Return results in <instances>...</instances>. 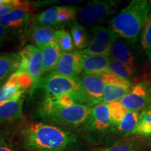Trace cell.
Segmentation results:
<instances>
[{
  "instance_id": "1",
  "label": "cell",
  "mask_w": 151,
  "mask_h": 151,
  "mask_svg": "<svg viewBox=\"0 0 151 151\" xmlns=\"http://www.w3.org/2000/svg\"><path fill=\"white\" fill-rule=\"evenodd\" d=\"M19 134L29 151H65L76 142L73 133L43 122H24Z\"/></svg>"
},
{
  "instance_id": "2",
  "label": "cell",
  "mask_w": 151,
  "mask_h": 151,
  "mask_svg": "<svg viewBox=\"0 0 151 151\" xmlns=\"http://www.w3.org/2000/svg\"><path fill=\"white\" fill-rule=\"evenodd\" d=\"M150 12V1L132 0L109 22V28L120 38L137 43Z\"/></svg>"
},
{
  "instance_id": "3",
  "label": "cell",
  "mask_w": 151,
  "mask_h": 151,
  "mask_svg": "<svg viewBox=\"0 0 151 151\" xmlns=\"http://www.w3.org/2000/svg\"><path fill=\"white\" fill-rule=\"evenodd\" d=\"M91 108L81 104L62 106L52 98L45 97L38 109V115L49 122L76 127L86 124L91 113Z\"/></svg>"
},
{
  "instance_id": "4",
  "label": "cell",
  "mask_w": 151,
  "mask_h": 151,
  "mask_svg": "<svg viewBox=\"0 0 151 151\" xmlns=\"http://www.w3.org/2000/svg\"><path fill=\"white\" fill-rule=\"evenodd\" d=\"M78 79L80 88L74 92L78 104L93 107L102 102L104 83L99 75L83 73Z\"/></svg>"
},
{
  "instance_id": "5",
  "label": "cell",
  "mask_w": 151,
  "mask_h": 151,
  "mask_svg": "<svg viewBox=\"0 0 151 151\" xmlns=\"http://www.w3.org/2000/svg\"><path fill=\"white\" fill-rule=\"evenodd\" d=\"M120 1L116 0H94L78 8L81 22L86 25H93L115 12Z\"/></svg>"
},
{
  "instance_id": "6",
  "label": "cell",
  "mask_w": 151,
  "mask_h": 151,
  "mask_svg": "<svg viewBox=\"0 0 151 151\" xmlns=\"http://www.w3.org/2000/svg\"><path fill=\"white\" fill-rule=\"evenodd\" d=\"M79 88L80 84L78 76L69 78L51 72L46 76L41 78L37 85V89L41 88L43 90L46 97H53L76 92Z\"/></svg>"
},
{
  "instance_id": "7",
  "label": "cell",
  "mask_w": 151,
  "mask_h": 151,
  "mask_svg": "<svg viewBox=\"0 0 151 151\" xmlns=\"http://www.w3.org/2000/svg\"><path fill=\"white\" fill-rule=\"evenodd\" d=\"M19 55L20 56V62L17 70L26 72L32 79L33 87L30 91L32 94L37 90V85L43 75L42 52L36 46L28 45L22 49Z\"/></svg>"
},
{
  "instance_id": "8",
  "label": "cell",
  "mask_w": 151,
  "mask_h": 151,
  "mask_svg": "<svg viewBox=\"0 0 151 151\" xmlns=\"http://www.w3.org/2000/svg\"><path fill=\"white\" fill-rule=\"evenodd\" d=\"M93 38L85 50H80L83 55H107L110 57L111 48L120 37L110 28L101 25L92 28Z\"/></svg>"
},
{
  "instance_id": "9",
  "label": "cell",
  "mask_w": 151,
  "mask_h": 151,
  "mask_svg": "<svg viewBox=\"0 0 151 151\" xmlns=\"http://www.w3.org/2000/svg\"><path fill=\"white\" fill-rule=\"evenodd\" d=\"M128 111H143L151 107V81H143L132 86L129 92L120 100Z\"/></svg>"
},
{
  "instance_id": "10",
  "label": "cell",
  "mask_w": 151,
  "mask_h": 151,
  "mask_svg": "<svg viewBox=\"0 0 151 151\" xmlns=\"http://www.w3.org/2000/svg\"><path fill=\"white\" fill-rule=\"evenodd\" d=\"M135 43L120 37L111 47L110 58L136 67L143 62V57L139 46H135Z\"/></svg>"
},
{
  "instance_id": "11",
  "label": "cell",
  "mask_w": 151,
  "mask_h": 151,
  "mask_svg": "<svg viewBox=\"0 0 151 151\" xmlns=\"http://www.w3.org/2000/svg\"><path fill=\"white\" fill-rule=\"evenodd\" d=\"M88 132L98 135H104L113 129L108 104L101 102L91 108V113L84 124Z\"/></svg>"
},
{
  "instance_id": "12",
  "label": "cell",
  "mask_w": 151,
  "mask_h": 151,
  "mask_svg": "<svg viewBox=\"0 0 151 151\" xmlns=\"http://www.w3.org/2000/svg\"><path fill=\"white\" fill-rule=\"evenodd\" d=\"M83 55L80 50L62 52L52 73L76 78L83 71Z\"/></svg>"
},
{
  "instance_id": "13",
  "label": "cell",
  "mask_w": 151,
  "mask_h": 151,
  "mask_svg": "<svg viewBox=\"0 0 151 151\" xmlns=\"http://www.w3.org/2000/svg\"><path fill=\"white\" fill-rule=\"evenodd\" d=\"M25 90H20L10 101L0 106V124L11 123L22 118V105Z\"/></svg>"
},
{
  "instance_id": "14",
  "label": "cell",
  "mask_w": 151,
  "mask_h": 151,
  "mask_svg": "<svg viewBox=\"0 0 151 151\" xmlns=\"http://www.w3.org/2000/svg\"><path fill=\"white\" fill-rule=\"evenodd\" d=\"M30 12L22 9H16L0 18V25L8 29L21 31L26 29L29 22Z\"/></svg>"
},
{
  "instance_id": "15",
  "label": "cell",
  "mask_w": 151,
  "mask_h": 151,
  "mask_svg": "<svg viewBox=\"0 0 151 151\" xmlns=\"http://www.w3.org/2000/svg\"><path fill=\"white\" fill-rule=\"evenodd\" d=\"M110 57L107 55H83V71L89 75H100L109 71Z\"/></svg>"
},
{
  "instance_id": "16",
  "label": "cell",
  "mask_w": 151,
  "mask_h": 151,
  "mask_svg": "<svg viewBox=\"0 0 151 151\" xmlns=\"http://www.w3.org/2000/svg\"><path fill=\"white\" fill-rule=\"evenodd\" d=\"M20 62L18 52L0 54V88L4 85L11 75L16 71Z\"/></svg>"
},
{
  "instance_id": "17",
  "label": "cell",
  "mask_w": 151,
  "mask_h": 151,
  "mask_svg": "<svg viewBox=\"0 0 151 151\" xmlns=\"http://www.w3.org/2000/svg\"><path fill=\"white\" fill-rule=\"evenodd\" d=\"M146 145V141L139 136L126 138L110 146L98 148L94 151H143Z\"/></svg>"
},
{
  "instance_id": "18",
  "label": "cell",
  "mask_w": 151,
  "mask_h": 151,
  "mask_svg": "<svg viewBox=\"0 0 151 151\" xmlns=\"http://www.w3.org/2000/svg\"><path fill=\"white\" fill-rule=\"evenodd\" d=\"M55 32L53 28L34 24L30 31V37L35 46L41 49L56 43L55 39Z\"/></svg>"
},
{
  "instance_id": "19",
  "label": "cell",
  "mask_w": 151,
  "mask_h": 151,
  "mask_svg": "<svg viewBox=\"0 0 151 151\" xmlns=\"http://www.w3.org/2000/svg\"><path fill=\"white\" fill-rule=\"evenodd\" d=\"M40 50L42 52L43 74L51 73L59 61L62 52L56 43L43 47Z\"/></svg>"
},
{
  "instance_id": "20",
  "label": "cell",
  "mask_w": 151,
  "mask_h": 151,
  "mask_svg": "<svg viewBox=\"0 0 151 151\" xmlns=\"http://www.w3.org/2000/svg\"><path fill=\"white\" fill-rule=\"evenodd\" d=\"M132 88V83L127 85L104 84L102 102L109 104L120 101L127 94Z\"/></svg>"
},
{
  "instance_id": "21",
  "label": "cell",
  "mask_w": 151,
  "mask_h": 151,
  "mask_svg": "<svg viewBox=\"0 0 151 151\" xmlns=\"http://www.w3.org/2000/svg\"><path fill=\"white\" fill-rule=\"evenodd\" d=\"M60 9V6H54L41 11L34 19L35 24L51 28L58 26V13Z\"/></svg>"
},
{
  "instance_id": "22",
  "label": "cell",
  "mask_w": 151,
  "mask_h": 151,
  "mask_svg": "<svg viewBox=\"0 0 151 151\" xmlns=\"http://www.w3.org/2000/svg\"><path fill=\"white\" fill-rule=\"evenodd\" d=\"M140 114L138 111H127L123 120L115 129L124 136L132 135L139 124Z\"/></svg>"
},
{
  "instance_id": "23",
  "label": "cell",
  "mask_w": 151,
  "mask_h": 151,
  "mask_svg": "<svg viewBox=\"0 0 151 151\" xmlns=\"http://www.w3.org/2000/svg\"><path fill=\"white\" fill-rule=\"evenodd\" d=\"M137 68L122 63L110 58L108 71H111L120 78L132 82V79L137 75Z\"/></svg>"
},
{
  "instance_id": "24",
  "label": "cell",
  "mask_w": 151,
  "mask_h": 151,
  "mask_svg": "<svg viewBox=\"0 0 151 151\" xmlns=\"http://www.w3.org/2000/svg\"><path fill=\"white\" fill-rule=\"evenodd\" d=\"M71 34L76 48L81 50L87 48L90 43L88 41V33L84 26L78 22H74L71 25Z\"/></svg>"
},
{
  "instance_id": "25",
  "label": "cell",
  "mask_w": 151,
  "mask_h": 151,
  "mask_svg": "<svg viewBox=\"0 0 151 151\" xmlns=\"http://www.w3.org/2000/svg\"><path fill=\"white\" fill-rule=\"evenodd\" d=\"M132 135L151 138V107L140 114V120Z\"/></svg>"
},
{
  "instance_id": "26",
  "label": "cell",
  "mask_w": 151,
  "mask_h": 151,
  "mask_svg": "<svg viewBox=\"0 0 151 151\" xmlns=\"http://www.w3.org/2000/svg\"><path fill=\"white\" fill-rule=\"evenodd\" d=\"M107 104L113 129L122 122L128 110L124 108L120 101H113Z\"/></svg>"
},
{
  "instance_id": "27",
  "label": "cell",
  "mask_w": 151,
  "mask_h": 151,
  "mask_svg": "<svg viewBox=\"0 0 151 151\" xmlns=\"http://www.w3.org/2000/svg\"><path fill=\"white\" fill-rule=\"evenodd\" d=\"M55 43L62 52H72L73 50V42L70 33L65 29L57 30L55 35Z\"/></svg>"
},
{
  "instance_id": "28",
  "label": "cell",
  "mask_w": 151,
  "mask_h": 151,
  "mask_svg": "<svg viewBox=\"0 0 151 151\" xmlns=\"http://www.w3.org/2000/svg\"><path fill=\"white\" fill-rule=\"evenodd\" d=\"M20 90H22L20 86L9 79L7 82L0 88V106L14 99L16 94Z\"/></svg>"
},
{
  "instance_id": "29",
  "label": "cell",
  "mask_w": 151,
  "mask_h": 151,
  "mask_svg": "<svg viewBox=\"0 0 151 151\" xmlns=\"http://www.w3.org/2000/svg\"><path fill=\"white\" fill-rule=\"evenodd\" d=\"M141 46L149 60H151V16L147 19L141 36Z\"/></svg>"
},
{
  "instance_id": "30",
  "label": "cell",
  "mask_w": 151,
  "mask_h": 151,
  "mask_svg": "<svg viewBox=\"0 0 151 151\" xmlns=\"http://www.w3.org/2000/svg\"><path fill=\"white\" fill-rule=\"evenodd\" d=\"M9 79L20 86L22 90L26 91L27 90L29 89L31 91L32 89L33 81L29 75L26 72L17 70L11 76Z\"/></svg>"
},
{
  "instance_id": "31",
  "label": "cell",
  "mask_w": 151,
  "mask_h": 151,
  "mask_svg": "<svg viewBox=\"0 0 151 151\" xmlns=\"http://www.w3.org/2000/svg\"><path fill=\"white\" fill-rule=\"evenodd\" d=\"M78 14V8L75 6H60V9L58 13V22L59 25L67 23L71 21H73L76 18Z\"/></svg>"
},
{
  "instance_id": "32",
  "label": "cell",
  "mask_w": 151,
  "mask_h": 151,
  "mask_svg": "<svg viewBox=\"0 0 151 151\" xmlns=\"http://www.w3.org/2000/svg\"><path fill=\"white\" fill-rule=\"evenodd\" d=\"M100 77L102 79L104 84H112V85H127L132 83L131 81L125 80L118 76L114 74L111 71H106L100 74Z\"/></svg>"
},
{
  "instance_id": "33",
  "label": "cell",
  "mask_w": 151,
  "mask_h": 151,
  "mask_svg": "<svg viewBox=\"0 0 151 151\" xmlns=\"http://www.w3.org/2000/svg\"><path fill=\"white\" fill-rule=\"evenodd\" d=\"M81 2V0H73V1H71V0H68V1H65V0H58V1H37V2L34 3V5L36 6H42L44 5H48V4H77Z\"/></svg>"
},
{
  "instance_id": "34",
  "label": "cell",
  "mask_w": 151,
  "mask_h": 151,
  "mask_svg": "<svg viewBox=\"0 0 151 151\" xmlns=\"http://www.w3.org/2000/svg\"><path fill=\"white\" fill-rule=\"evenodd\" d=\"M9 31L10 30L7 27L0 25V49L4 46L6 41L7 40Z\"/></svg>"
},
{
  "instance_id": "35",
  "label": "cell",
  "mask_w": 151,
  "mask_h": 151,
  "mask_svg": "<svg viewBox=\"0 0 151 151\" xmlns=\"http://www.w3.org/2000/svg\"><path fill=\"white\" fill-rule=\"evenodd\" d=\"M0 151H18L15 150L9 145L6 144L3 142H0Z\"/></svg>"
},
{
  "instance_id": "36",
  "label": "cell",
  "mask_w": 151,
  "mask_h": 151,
  "mask_svg": "<svg viewBox=\"0 0 151 151\" xmlns=\"http://www.w3.org/2000/svg\"><path fill=\"white\" fill-rule=\"evenodd\" d=\"M150 16H151V12H150Z\"/></svg>"
}]
</instances>
